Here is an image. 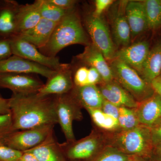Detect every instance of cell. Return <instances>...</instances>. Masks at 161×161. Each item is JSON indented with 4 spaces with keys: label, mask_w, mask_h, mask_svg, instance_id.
<instances>
[{
    "label": "cell",
    "mask_w": 161,
    "mask_h": 161,
    "mask_svg": "<svg viewBox=\"0 0 161 161\" xmlns=\"http://www.w3.org/2000/svg\"><path fill=\"white\" fill-rule=\"evenodd\" d=\"M9 99L14 131L58 124L55 96L13 94Z\"/></svg>",
    "instance_id": "1"
},
{
    "label": "cell",
    "mask_w": 161,
    "mask_h": 161,
    "mask_svg": "<svg viewBox=\"0 0 161 161\" xmlns=\"http://www.w3.org/2000/svg\"><path fill=\"white\" fill-rule=\"evenodd\" d=\"M91 43L79 15L74 9L57 23L48 43L39 50L46 56L56 57L66 47L77 44L86 46Z\"/></svg>",
    "instance_id": "2"
},
{
    "label": "cell",
    "mask_w": 161,
    "mask_h": 161,
    "mask_svg": "<svg viewBox=\"0 0 161 161\" xmlns=\"http://www.w3.org/2000/svg\"><path fill=\"white\" fill-rule=\"evenodd\" d=\"M110 66L114 80L118 82L138 102L152 96V87L135 70L117 59L111 61Z\"/></svg>",
    "instance_id": "3"
},
{
    "label": "cell",
    "mask_w": 161,
    "mask_h": 161,
    "mask_svg": "<svg viewBox=\"0 0 161 161\" xmlns=\"http://www.w3.org/2000/svg\"><path fill=\"white\" fill-rule=\"evenodd\" d=\"M55 125H46L9 133L1 142L13 150L25 152L37 147L54 133Z\"/></svg>",
    "instance_id": "4"
},
{
    "label": "cell",
    "mask_w": 161,
    "mask_h": 161,
    "mask_svg": "<svg viewBox=\"0 0 161 161\" xmlns=\"http://www.w3.org/2000/svg\"><path fill=\"white\" fill-rule=\"evenodd\" d=\"M151 144L150 129L140 125L116 136L114 147L127 155H141L147 153Z\"/></svg>",
    "instance_id": "5"
},
{
    "label": "cell",
    "mask_w": 161,
    "mask_h": 161,
    "mask_svg": "<svg viewBox=\"0 0 161 161\" xmlns=\"http://www.w3.org/2000/svg\"><path fill=\"white\" fill-rule=\"evenodd\" d=\"M84 25L92 44L102 53L106 60H113L117 50L105 21L101 17L91 14L85 17Z\"/></svg>",
    "instance_id": "6"
},
{
    "label": "cell",
    "mask_w": 161,
    "mask_h": 161,
    "mask_svg": "<svg viewBox=\"0 0 161 161\" xmlns=\"http://www.w3.org/2000/svg\"><path fill=\"white\" fill-rule=\"evenodd\" d=\"M56 111L58 124L60 125L67 142L75 141L73 129L75 120L82 118L80 106L70 93L55 96Z\"/></svg>",
    "instance_id": "7"
},
{
    "label": "cell",
    "mask_w": 161,
    "mask_h": 161,
    "mask_svg": "<svg viewBox=\"0 0 161 161\" xmlns=\"http://www.w3.org/2000/svg\"><path fill=\"white\" fill-rule=\"evenodd\" d=\"M13 55L39 64L54 70L63 68L67 64L61 63L59 58L42 53L34 45L16 36L10 38Z\"/></svg>",
    "instance_id": "8"
},
{
    "label": "cell",
    "mask_w": 161,
    "mask_h": 161,
    "mask_svg": "<svg viewBox=\"0 0 161 161\" xmlns=\"http://www.w3.org/2000/svg\"><path fill=\"white\" fill-rule=\"evenodd\" d=\"M64 154L72 160H82L92 158L100 149V138L95 133L80 140L60 144Z\"/></svg>",
    "instance_id": "9"
},
{
    "label": "cell",
    "mask_w": 161,
    "mask_h": 161,
    "mask_svg": "<svg viewBox=\"0 0 161 161\" xmlns=\"http://www.w3.org/2000/svg\"><path fill=\"white\" fill-rule=\"evenodd\" d=\"M44 84L38 78L25 74H0V88L11 90L13 94L29 95L36 94Z\"/></svg>",
    "instance_id": "10"
},
{
    "label": "cell",
    "mask_w": 161,
    "mask_h": 161,
    "mask_svg": "<svg viewBox=\"0 0 161 161\" xmlns=\"http://www.w3.org/2000/svg\"><path fill=\"white\" fill-rule=\"evenodd\" d=\"M56 72L39 64L13 55L0 62V74H36L48 78Z\"/></svg>",
    "instance_id": "11"
},
{
    "label": "cell",
    "mask_w": 161,
    "mask_h": 161,
    "mask_svg": "<svg viewBox=\"0 0 161 161\" xmlns=\"http://www.w3.org/2000/svg\"><path fill=\"white\" fill-rule=\"evenodd\" d=\"M129 1L119 2L110 13L112 35L115 44L122 48L130 45L131 31L126 16V7Z\"/></svg>",
    "instance_id": "12"
},
{
    "label": "cell",
    "mask_w": 161,
    "mask_h": 161,
    "mask_svg": "<svg viewBox=\"0 0 161 161\" xmlns=\"http://www.w3.org/2000/svg\"><path fill=\"white\" fill-rule=\"evenodd\" d=\"M74 87L71 70L69 64H67L47 78L46 83L37 94L41 96L65 95L71 92Z\"/></svg>",
    "instance_id": "13"
},
{
    "label": "cell",
    "mask_w": 161,
    "mask_h": 161,
    "mask_svg": "<svg viewBox=\"0 0 161 161\" xmlns=\"http://www.w3.org/2000/svg\"><path fill=\"white\" fill-rule=\"evenodd\" d=\"M150 50L148 42L139 41L117 51L114 59L125 64L141 75Z\"/></svg>",
    "instance_id": "14"
},
{
    "label": "cell",
    "mask_w": 161,
    "mask_h": 161,
    "mask_svg": "<svg viewBox=\"0 0 161 161\" xmlns=\"http://www.w3.org/2000/svg\"><path fill=\"white\" fill-rule=\"evenodd\" d=\"M77 58L85 66L97 69L101 75L103 82L114 80L110 65L102 53L92 43L86 46L84 51L78 55Z\"/></svg>",
    "instance_id": "15"
},
{
    "label": "cell",
    "mask_w": 161,
    "mask_h": 161,
    "mask_svg": "<svg viewBox=\"0 0 161 161\" xmlns=\"http://www.w3.org/2000/svg\"><path fill=\"white\" fill-rule=\"evenodd\" d=\"M140 103L135 109L139 123L151 129L161 121V97L155 93Z\"/></svg>",
    "instance_id": "16"
},
{
    "label": "cell",
    "mask_w": 161,
    "mask_h": 161,
    "mask_svg": "<svg viewBox=\"0 0 161 161\" xmlns=\"http://www.w3.org/2000/svg\"><path fill=\"white\" fill-rule=\"evenodd\" d=\"M105 100L118 107L135 109L138 103L115 80L103 82L98 86Z\"/></svg>",
    "instance_id": "17"
},
{
    "label": "cell",
    "mask_w": 161,
    "mask_h": 161,
    "mask_svg": "<svg viewBox=\"0 0 161 161\" xmlns=\"http://www.w3.org/2000/svg\"><path fill=\"white\" fill-rule=\"evenodd\" d=\"M57 23L41 18L40 22L31 29L16 36L40 49L48 43Z\"/></svg>",
    "instance_id": "18"
},
{
    "label": "cell",
    "mask_w": 161,
    "mask_h": 161,
    "mask_svg": "<svg viewBox=\"0 0 161 161\" xmlns=\"http://www.w3.org/2000/svg\"><path fill=\"white\" fill-rule=\"evenodd\" d=\"M19 6L13 1L0 2V38L10 39L15 36Z\"/></svg>",
    "instance_id": "19"
},
{
    "label": "cell",
    "mask_w": 161,
    "mask_h": 161,
    "mask_svg": "<svg viewBox=\"0 0 161 161\" xmlns=\"http://www.w3.org/2000/svg\"><path fill=\"white\" fill-rule=\"evenodd\" d=\"M70 94L80 106L85 109H101L104 98L97 85L74 87Z\"/></svg>",
    "instance_id": "20"
},
{
    "label": "cell",
    "mask_w": 161,
    "mask_h": 161,
    "mask_svg": "<svg viewBox=\"0 0 161 161\" xmlns=\"http://www.w3.org/2000/svg\"><path fill=\"white\" fill-rule=\"evenodd\" d=\"M125 14L131 31V37H135L148 28L143 2L129 1Z\"/></svg>",
    "instance_id": "21"
},
{
    "label": "cell",
    "mask_w": 161,
    "mask_h": 161,
    "mask_svg": "<svg viewBox=\"0 0 161 161\" xmlns=\"http://www.w3.org/2000/svg\"><path fill=\"white\" fill-rule=\"evenodd\" d=\"M25 152L33 154L39 161H65L60 143L55 139L54 133L37 147Z\"/></svg>",
    "instance_id": "22"
},
{
    "label": "cell",
    "mask_w": 161,
    "mask_h": 161,
    "mask_svg": "<svg viewBox=\"0 0 161 161\" xmlns=\"http://www.w3.org/2000/svg\"><path fill=\"white\" fill-rule=\"evenodd\" d=\"M41 18L35 2L32 4L19 6L17 15L16 35L31 29L40 22Z\"/></svg>",
    "instance_id": "23"
},
{
    "label": "cell",
    "mask_w": 161,
    "mask_h": 161,
    "mask_svg": "<svg viewBox=\"0 0 161 161\" xmlns=\"http://www.w3.org/2000/svg\"><path fill=\"white\" fill-rule=\"evenodd\" d=\"M161 75V42L157 43L150 49L144 64L141 75L147 83Z\"/></svg>",
    "instance_id": "24"
},
{
    "label": "cell",
    "mask_w": 161,
    "mask_h": 161,
    "mask_svg": "<svg viewBox=\"0 0 161 161\" xmlns=\"http://www.w3.org/2000/svg\"><path fill=\"white\" fill-rule=\"evenodd\" d=\"M35 2L37 6L41 18L55 23L60 22L69 12L55 6L50 3L48 0H37Z\"/></svg>",
    "instance_id": "25"
},
{
    "label": "cell",
    "mask_w": 161,
    "mask_h": 161,
    "mask_svg": "<svg viewBox=\"0 0 161 161\" xmlns=\"http://www.w3.org/2000/svg\"><path fill=\"white\" fill-rule=\"evenodd\" d=\"M148 24L151 29L161 26V4L160 0H146L143 2Z\"/></svg>",
    "instance_id": "26"
},
{
    "label": "cell",
    "mask_w": 161,
    "mask_h": 161,
    "mask_svg": "<svg viewBox=\"0 0 161 161\" xmlns=\"http://www.w3.org/2000/svg\"><path fill=\"white\" fill-rule=\"evenodd\" d=\"M118 119L119 128L123 131L132 130L140 125L135 109L120 107Z\"/></svg>",
    "instance_id": "27"
},
{
    "label": "cell",
    "mask_w": 161,
    "mask_h": 161,
    "mask_svg": "<svg viewBox=\"0 0 161 161\" xmlns=\"http://www.w3.org/2000/svg\"><path fill=\"white\" fill-rule=\"evenodd\" d=\"M95 161H130L127 154L114 147H107Z\"/></svg>",
    "instance_id": "28"
},
{
    "label": "cell",
    "mask_w": 161,
    "mask_h": 161,
    "mask_svg": "<svg viewBox=\"0 0 161 161\" xmlns=\"http://www.w3.org/2000/svg\"><path fill=\"white\" fill-rule=\"evenodd\" d=\"M23 152L13 150L0 142V161H18Z\"/></svg>",
    "instance_id": "29"
},
{
    "label": "cell",
    "mask_w": 161,
    "mask_h": 161,
    "mask_svg": "<svg viewBox=\"0 0 161 161\" xmlns=\"http://www.w3.org/2000/svg\"><path fill=\"white\" fill-rule=\"evenodd\" d=\"M13 131L11 114L0 115V142Z\"/></svg>",
    "instance_id": "30"
},
{
    "label": "cell",
    "mask_w": 161,
    "mask_h": 161,
    "mask_svg": "<svg viewBox=\"0 0 161 161\" xmlns=\"http://www.w3.org/2000/svg\"><path fill=\"white\" fill-rule=\"evenodd\" d=\"M88 69L87 66L80 67L75 72L73 80L75 86L81 87L88 85Z\"/></svg>",
    "instance_id": "31"
},
{
    "label": "cell",
    "mask_w": 161,
    "mask_h": 161,
    "mask_svg": "<svg viewBox=\"0 0 161 161\" xmlns=\"http://www.w3.org/2000/svg\"><path fill=\"white\" fill-rule=\"evenodd\" d=\"M12 55L10 39L0 38V62Z\"/></svg>",
    "instance_id": "32"
},
{
    "label": "cell",
    "mask_w": 161,
    "mask_h": 161,
    "mask_svg": "<svg viewBox=\"0 0 161 161\" xmlns=\"http://www.w3.org/2000/svg\"><path fill=\"white\" fill-rule=\"evenodd\" d=\"M119 108L120 107L104 99L101 109L107 115H111L118 119L119 115Z\"/></svg>",
    "instance_id": "33"
},
{
    "label": "cell",
    "mask_w": 161,
    "mask_h": 161,
    "mask_svg": "<svg viewBox=\"0 0 161 161\" xmlns=\"http://www.w3.org/2000/svg\"><path fill=\"white\" fill-rule=\"evenodd\" d=\"M112 0H96L95 9L92 14L96 17H101L103 13L114 3Z\"/></svg>",
    "instance_id": "34"
},
{
    "label": "cell",
    "mask_w": 161,
    "mask_h": 161,
    "mask_svg": "<svg viewBox=\"0 0 161 161\" xmlns=\"http://www.w3.org/2000/svg\"><path fill=\"white\" fill-rule=\"evenodd\" d=\"M103 82L102 77L99 72L94 68L89 67L88 80V85H97Z\"/></svg>",
    "instance_id": "35"
},
{
    "label": "cell",
    "mask_w": 161,
    "mask_h": 161,
    "mask_svg": "<svg viewBox=\"0 0 161 161\" xmlns=\"http://www.w3.org/2000/svg\"><path fill=\"white\" fill-rule=\"evenodd\" d=\"M50 3L60 9L69 11L74 9L76 1L74 0H48Z\"/></svg>",
    "instance_id": "36"
},
{
    "label": "cell",
    "mask_w": 161,
    "mask_h": 161,
    "mask_svg": "<svg viewBox=\"0 0 161 161\" xmlns=\"http://www.w3.org/2000/svg\"><path fill=\"white\" fill-rule=\"evenodd\" d=\"M152 144L158 146L161 144V121L150 129Z\"/></svg>",
    "instance_id": "37"
},
{
    "label": "cell",
    "mask_w": 161,
    "mask_h": 161,
    "mask_svg": "<svg viewBox=\"0 0 161 161\" xmlns=\"http://www.w3.org/2000/svg\"><path fill=\"white\" fill-rule=\"evenodd\" d=\"M11 114L9 98H3L0 94V115Z\"/></svg>",
    "instance_id": "38"
},
{
    "label": "cell",
    "mask_w": 161,
    "mask_h": 161,
    "mask_svg": "<svg viewBox=\"0 0 161 161\" xmlns=\"http://www.w3.org/2000/svg\"><path fill=\"white\" fill-rule=\"evenodd\" d=\"M150 85L153 91L161 97V76L152 80Z\"/></svg>",
    "instance_id": "39"
},
{
    "label": "cell",
    "mask_w": 161,
    "mask_h": 161,
    "mask_svg": "<svg viewBox=\"0 0 161 161\" xmlns=\"http://www.w3.org/2000/svg\"><path fill=\"white\" fill-rule=\"evenodd\" d=\"M18 161H39L33 154L28 152H23V154Z\"/></svg>",
    "instance_id": "40"
},
{
    "label": "cell",
    "mask_w": 161,
    "mask_h": 161,
    "mask_svg": "<svg viewBox=\"0 0 161 161\" xmlns=\"http://www.w3.org/2000/svg\"><path fill=\"white\" fill-rule=\"evenodd\" d=\"M157 153L158 155L161 158V144L157 146Z\"/></svg>",
    "instance_id": "41"
},
{
    "label": "cell",
    "mask_w": 161,
    "mask_h": 161,
    "mask_svg": "<svg viewBox=\"0 0 161 161\" xmlns=\"http://www.w3.org/2000/svg\"><path fill=\"white\" fill-rule=\"evenodd\" d=\"M160 3H161V0H160Z\"/></svg>",
    "instance_id": "42"
},
{
    "label": "cell",
    "mask_w": 161,
    "mask_h": 161,
    "mask_svg": "<svg viewBox=\"0 0 161 161\" xmlns=\"http://www.w3.org/2000/svg\"><path fill=\"white\" fill-rule=\"evenodd\" d=\"M160 76H161V75Z\"/></svg>",
    "instance_id": "43"
}]
</instances>
